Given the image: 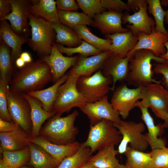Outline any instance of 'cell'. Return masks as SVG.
Here are the masks:
<instances>
[{
	"instance_id": "cell-47",
	"label": "cell",
	"mask_w": 168,
	"mask_h": 168,
	"mask_svg": "<svg viewBox=\"0 0 168 168\" xmlns=\"http://www.w3.org/2000/svg\"><path fill=\"white\" fill-rule=\"evenodd\" d=\"M142 0H128L127 2L130 10L136 12L139 10Z\"/></svg>"
},
{
	"instance_id": "cell-50",
	"label": "cell",
	"mask_w": 168,
	"mask_h": 168,
	"mask_svg": "<svg viewBox=\"0 0 168 168\" xmlns=\"http://www.w3.org/2000/svg\"><path fill=\"white\" fill-rule=\"evenodd\" d=\"M164 45L166 49V52L163 54L161 55L160 57L165 60V63L168 64V40L164 44Z\"/></svg>"
},
{
	"instance_id": "cell-33",
	"label": "cell",
	"mask_w": 168,
	"mask_h": 168,
	"mask_svg": "<svg viewBox=\"0 0 168 168\" xmlns=\"http://www.w3.org/2000/svg\"><path fill=\"white\" fill-rule=\"evenodd\" d=\"M4 162L10 168H19L28 164L30 159L29 146L21 150H3L0 149Z\"/></svg>"
},
{
	"instance_id": "cell-41",
	"label": "cell",
	"mask_w": 168,
	"mask_h": 168,
	"mask_svg": "<svg viewBox=\"0 0 168 168\" xmlns=\"http://www.w3.org/2000/svg\"><path fill=\"white\" fill-rule=\"evenodd\" d=\"M9 87V85L7 83L0 79V119L14 123L8 108L7 91Z\"/></svg>"
},
{
	"instance_id": "cell-43",
	"label": "cell",
	"mask_w": 168,
	"mask_h": 168,
	"mask_svg": "<svg viewBox=\"0 0 168 168\" xmlns=\"http://www.w3.org/2000/svg\"><path fill=\"white\" fill-rule=\"evenodd\" d=\"M153 70L156 74L162 75L161 84L168 89V64L157 63L155 65Z\"/></svg>"
},
{
	"instance_id": "cell-14",
	"label": "cell",
	"mask_w": 168,
	"mask_h": 168,
	"mask_svg": "<svg viewBox=\"0 0 168 168\" xmlns=\"http://www.w3.org/2000/svg\"><path fill=\"white\" fill-rule=\"evenodd\" d=\"M147 10V4L146 0H142L138 11L131 15L127 11L123 13L122 24H132L126 25V27L135 36L140 33L150 34L155 28L154 20L148 16Z\"/></svg>"
},
{
	"instance_id": "cell-44",
	"label": "cell",
	"mask_w": 168,
	"mask_h": 168,
	"mask_svg": "<svg viewBox=\"0 0 168 168\" xmlns=\"http://www.w3.org/2000/svg\"><path fill=\"white\" fill-rule=\"evenodd\" d=\"M56 2L58 11H77L79 8L77 2L74 0H57Z\"/></svg>"
},
{
	"instance_id": "cell-49",
	"label": "cell",
	"mask_w": 168,
	"mask_h": 168,
	"mask_svg": "<svg viewBox=\"0 0 168 168\" xmlns=\"http://www.w3.org/2000/svg\"><path fill=\"white\" fill-rule=\"evenodd\" d=\"M15 66L18 68H22L26 64V63L20 57L16 59L15 63Z\"/></svg>"
},
{
	"instance_id": "cell-5",
	"label": "cell",
	"mask_w": 168,
	"mask_h": 168,
	"mask_svg": "<svg viewBox=\"0 0 168 168\" xmlns=\"http://www.w3.org/2000/svg\"><path fill=\"white\" fill-rule=\"evenodd\" d=\"M122 139L120 132L114 123L109 120H103L90 126L87 139L81 145L89 147L92 154L105 147L119 144Z\"/></svg>"
},
{
	"instance_id": "cell-31",
	"label": "cell",
	"mask_w": 168,
	"mask_h": 168,
	"mask_svg": "<svg viewBox=\"0 0 168 168\" xmlns=\"http://www.w3.org/2000/svg\"><path fill=\"white\" fill-rule=\"evenodd\" d=\"M83 40L92 45L102 52L110 50L111 40L103 39L95 35L85 25H78L72 28Z\"/></svg>"
},
{
	"instance_id": "cell-28",
	"label": "cell",
	"mask_w": 168,
	"mask_h": 168,
	"mask_svg": "<svg viewBox=\"0 0 168 168\" xmlns=\"http://www.w3.org/2000/svg\"><path fill=\"white\" fill-rule=\"evenodd\" d=\"M29 147L30 159L28 164L33 168H57L62 161L37 144L30 142Z\"/></svg>"
},
{
	"instance_id": "cell-52",
	"label": "cell",
	"mask_w": 168,
	"mask_h": 168,
	"mask_svg": "<svg viewBox=\"0 0 168 168\" xmlns=\"http://www.w3.org/2000/svg\"><path fill=\"white\" fill-rule=\"evenodd\" d=\"M164 121L163 123L161 124L162 127L164 128L168 129V114L166 115Z\"/></svg>"
},
{
	"instance_id": "cell-42",
	"label": "cell",
	"mask_w": 168,
	"mask_h": 168,
	"mask_svg": "<svg viewBox=\"0 0 168 168\" xmlns=\"http://www.w3.org/2000/svg\"><path fill=\"white\" fill-rule=\"evenodd\" d=\"M103 7L108 11L122 12L131 11L127 4L121 0H100Z\"/></svg>"
},
{
	"instance_id": "cell-11",
	"label": "cell",
	"mask_w": 168,
	"mask_h": 168,
	"mask_svg": "<svg viewBox=\"0 0 168 168\" xmlns=\"http://www.w3.org/2000/svg\"><path fill=\"white\" fill-rule=\"evenodd\" d=\"M141 101L158 118L164 120L168 114V91L160 84L152 83L145 86Z\"/></svg>"
},
{
	"instance_id": "cell-20",
	"label": "cell",
	"mask_w": 168,
	"mask_h": 168,
	"mask_svg": "<svg viewBox=\"0 0 168 168\" xmlns=\"http://www.w3.org/2000/svg\"><path fill=\"white\" fill-rule=\"evenodd\" d=\"M112 54L109 50L89 57L79 54L76 63L68 73L78 77L91 76L101 69L105 60Z\"/></svg>"
},
{
	"instance_id": "cell-25",
	"label": "cell",
	"mask_w": 168,
	"mask_h": 168,
	"mask_svg": "<svg viewBox=\"0 0 168 168\" xmlns=\"http://www.w3.org/2000/svg\"><path fill=\"white\" fill-rule=\"evenodd\" d=\"M105 36L106 38L112 41L110 50L113 53L124 58L127 56L128 52L135 47L138 42V37L133 35L130 30Z\"/></svg>"
},
{
	"instance_id": "cell-35",
	"label": "cell",
	"mask_w": 168,
	"mask_h": 168,
	"mask_svg": "<svg viewBox=\"0 0 168 168\" xmlns=\"http://www.w3.org/2000/svg\"><path fill=\"white\" fill-rule=\"evenodd\" d=\"M58 14L59 21L71 29L78 25L92 26L93 24V19L84 13L60 10Z\"/></svg>"
},
{
	"instance_id": "cell-54",
	"label": "cell",
	"mask_w": 168,
	"mask_h": 168,
	"mask_svg": "<svg viewBox=\"0 0 168 168\" xmlns=\"http://www.w3.org/2000/svg\"><path fill=\"white\" fill-rule=\"evenodd\" d=\"M160 2L161 6L164 7L168 6V0H160Z\"/></svg>"
},
{
	"instance_id": "cell-2",
	"label": "cell",
	"mask_w": 168,
	"mask_h": 168,
	"mask_svg": "<svg viewBox=\"0 0 168 168\" xmlns=\"http://www.w3.org/2000/svg\"><path fill=\"white\" fill-rule=\"evenodd\" d=\"M152 60L157 63H166L164 59L156 57L149 50L141 49L134 52L131 55L128 63L126 81L127 84L136 88L145 87L152 83L161 84V81L153 78L154 72L152 69Z\"/></svg>"
},
{
	"instance_id": "cell-1",
	"label": "cell",
	"mask_w": 168,
	"mask_h": 168,
	"mask_svg": "<svg viewBox=\"0 0 168 168\" xmlns=\"http://www.w3.org/2000/svg\"><path fill=\"white\" fill-rule=\"evenodd\" d=\"M52 80V74L49 66L40 59L14 71L9 87L12 91L27 94L43 89Z\"/></svg>"
},
{
	"instance_id": "cell-6",
	"label": "cell",
	"mask_w": 168,
	"mask_h": 168,
	"mask_svg": "<svg viewBox=\"0 0 168 168\" xmlns=\"http://www.w3.org/2000/svg\"><path fill=\"white\" fill-rule=\"evenodd\" d=\"M68 74L67 79L58 89L53 106V111L60 116L64 113L69 112L73 108L80 109L88 102L77 88L76 84L79 77Z\"/></svg>"
},
{
	"instance_id": "cell-55",
	"label": "cell",
	"mask_w": 168,
	"mask_h": 168,
	"mask_svg": "<svg viewBox=\"0 0 168 168\" xmlns=\"http://www.w3.org/2000/svg\"><path fill=\"white\" fill-rule=\"evenodd\" d=\"M166 15L165 17L164 22L168 25V10L166 11Z\"/></svg>"
},
{
	"instance_id": "cell-39",
	"label": "cell",
	"mask_w": 168,
	"mask_h": 168,
	"mask_svg": "<svg viewBox=\"0 0 168 168\" xmlns=\"http://www.w3.org/2000/svg\"><path fill=\"white\" fill-rule=\"evenodd\" d=\"M76 1L79 8L92 19L95 15L106 10L102 6L100 0H77Z\"/></svg>"
},
{
	"instance_id": "cell-29",
	"label": "cell",
	"mask_w": 168,
	"mask_h": 168,
	"mask_svg": "<svg viewBox=\"0 0 168 168\" xmlns=\"http://www.w3.org/2000/svg\"><path fill=\"white\" fill-rule=\"evenodd\" d=\"M68 76V73L66 74L50 87L45 89L30 92L27 94L40 101L44 110L49 112H52L53 106L58 89L66 82Z\"/></svg>"
},
{
	"instance_id": "cell-38",
	"label": "cell",
	"mask_w": 168,
	"mask_h": 168,
	"mask_svg": "<svg viewBox=\"0 0 168 168\" xmlns=\"http://www.w3.org/2000/svg\"><path fill=\"white\" fill-rule=\"evenodd\" d=\"M55 44L60 53L62 54H66L68 57H72L73 54L78 53L83 56L88 57L96 55L103 52L83 40L79 46L72 48L65 47L57 43H55Z\"/></svg>"
},
{
	"instance_id": "cell-53",
	"label": "cell",
	"mask_w": 168,
	"mask_h": 168,
	"mask_svg": "<svg viewBox=\"0 0 168 168\" xmlns=\"http://www.w3.org/2000/svg\"><path fill=\"white\" fill-rule=\"evenodd\" d=\"M0 168H10L3 161L2 158L0 160Z\"/></svg>"
},
{
	"instance_id": "cell-46",
	"label": "cell",
	"mask_w": 168,
	"mask_h": 168,
	"mask_svg": "<svg viewBox=\"0 0 168 168\" xmlns=\"http://www.w3.org/2000/svg\"><path fill=\"white\" fill-rule=\"evenodd\" d=\"M19 126L14 123L7 122L0 119V133H6L12 131Z\"/></svg>"
},
{
	"instance_id": "cell-3",
	"label": "cell",
	"mask_w": 168,
	"mask_h": 168,
	"mask_svg": "<svg viewBox=\"0 0 168 168\" xmlns=\"http://www.w3.org/2000/svg\"><path fill=\"white\" fill-rule=\"evenodd\" d=\"M79 114L77 110L64 117L55 114L42 127L39 135L55 144L68 145L74 142L79 132L74 124Z\"/></svg>"
},
{
	"instance_id": "cell-30",
	"label": "cell",
	"mask_w": 168,
	"mask_h": 168,
	"mask_svg": "<svg viewBox=\"0 0 168 168\" xmlns=\"http://www.w3.org/2000/svg\"><path fill=\"white\" fill-rule=\"evenodd\" d=\"M52 25L56 33V43L65 45L68 48L76 47L82 43L83 40L71 28L60 22Z\"/></svg>"
},
{
	"instance_id": "cell-8",
	"label": "cell",
	"mask_w": 168,
	"mask_h": 168,
	"mask_svg": "<svg viewBox=\"0 0 168 168\" xmlns=\"http://www.w3.org/2000/svg\"><path fill=\"white\" fill-rule=\"evenodd\" d=\"M112 83V77L104 76L100 70L91 76L79 77L76 86L78 91L87 99L88 102H93L107 95L111 90L110 86Z\"/></svg>"
},
{
	"instance_id": "cell-36",
	"label": "cell",
	"mask_w": 168,
	"mask_h": 168,
	"mask_svg": "<svg viewBox=\"0 0 168 168\" xmlns=\"http://www.w3.org/2000/svg\"><path fill=\"white\" fill-rule=\"evenodd\" d=\"M90 149L81 145L75 154L64 158L57 168H78L91 157Z\"/></svg>"
},
{
	"instance_id": "cell-10",
	"label": "cell",
	"mask_w": 168,
	"mask_h": 168,
	"mask_svg": "<svg viewBox=\"0 0 168 168\" xmlns=\"http://www.w3.org/2000/svg\"><path fill=\"white\" fill-rule=\"evenodd\" d=\"M144 89V86L129 88L125 83L115 89L110 103L123 119L127 118L130 111L135 107L136 103L138 100L143 99Z\"/></svg>"
},
{
	"instance_id": "cell-23",
	"label": "cell",
	"mask_w": 168,
	"mask_h": 168,
	"mask_svg": "<svg viewBox=\"0 0 168 168\" xmlns=\"http://www.w3.org/2000/svg\"><path fill=\"white\" fill-rule=\"evenodd\" d=\"M30 137L20 126L12 131L0 133V149L17 151L29 146Z\"/></svg>"
},
{
	"instance_id": "cell-16",
	"label": "cell",
	"mask_w": 168,
	"mask_h": 168,
	"mask_svg": "<svg viewBox=\"0 0 168 168\" xmlns=\"http://www.w3.org/2000/svg\"><path fill=\"white\" fill-rule=\"evenodd\" d=\"M79 55L74 57L63 56L58 50L55 43H54L51 53L48 55L40 57V59L45 62L49 66L53 76L54 83L59 80L66 71L76 63Z\"/></svg>"
},
{
	"instance_id": "cell-24",
	"label": "cell",
	"mask_w": 168,
	"mask_h": 168,
	"mask_svg": "<svg viewBox=\"0 0 168 168\" xmlns=\"http://www.w3.org/2000/svg\"><path fill=\"white\" fill-rule=\"evenodd\" d=\"M23 94L30 106L31 119L32 124L30 137L35 138L39 135L44 123L54 115L56 113L54 111L49 112L45 111L43 108L40 101L27 94L23 93Z\"/></svg>"
},
{
	"instance_id": "cell-40",
	"label": "cell",
	"mask_w": 168,
	"mask_h": 168,
	"mask_svg": "<svg viewBox=\"0 0 168 168\" xmlns=\"http://www.w3.org/2000/svg\"><path fill=\"white\" fill-rule=\"evenodd\" d=\"M149 168H168V147L152 150Z\"/></svg>"
},
{
	"instance_id": "cell-7",
	"label": "cell",
	"mask_w": 168,
	"mask_h": 168,
	"mask_svg": "<svg viewBox=\"0 0 168 168\" xmlns=\"http://www.w3.org/2000/svg\"><path fill=\"white\" fill-rule=\"evenodd\" d=\"M114 124L122 136L118 148L119 154H124L129 144L136 150L144 152L147 149L149 145L143 133L146 128L143 123L121 120L118 124Z\"/></svg>"
},
{
	"instance_id": "cell-18",
	"label": "cell",
	"mask_w": 168,
	"mask_h": 168,
	"mask_svg": "<svg viewBox=\"0 0 168 168\" xmlns=\"http://www.w3.org/2000/svg\"><path fill=\"white\" fill-rule=\"evenodd\" d=\"M135 107H138L141 112V118L146 125L148 132L144 134L145 140L152 150L162 148L166 147L165 139L158 138L163 133L164 128L161 124L155 125L153 118L148 111V108L144 106L141 101H138Z\"/></svg>"
},
{
	"instance_id": "cell-45",
	"label": "cell",
	"mask_w": 168,
	"mask_h": 168,
	"mask_svg": "<svg viewBox=\"0 0 168 168\" xmlns=\"http://www.w3.org/2000/svg\"><path fill=\"white\" fill-rule=\"evenodd\" d=\"M12 4L10 0H0V20L4 19L11 12Z\"/></svg>"
},
{
	"instance_id": "cell-27",
	"label": "cell",
	"mask_w": 168,
	"mask_h": 168,
	"mask_svg": "<svg viewBox=\"0 0 168 168\" xmlns=\"http://www.w3.org/2000/svg\"><path fill=\"white\" fill-rule=\"evenodd\" d=\"M30 13L52 23L59 21L56 1L54 0H30Z\"/></svg>"
},
{
	"instance_id": "cell-19",
	"label": "cell",
	"mask_w": 168,
	"mask_h": 168,
	"mask_svg": "<svg viewBox=\"0 0 168 168\" xmlns=\"http://www.w3.org/2000/svg\"><path fill=\"white\" fill-rule=\"evenodd\" d=\"M138 42L135 47L128 54L130 56L135 51L145 49L152 51L157 57L166 51L164 44L168 40V34L156 32L155 28L149 34H139L137 36Z\"/></svg>"
},
{
	"instance_id": "cell-22",
	"label": "cell",
	"mask_w": 168,
	"mask_h": 168,
	"mask_svg": "<svg viewBox=\"0 0 168 168\" xmlns=\"http://www.w3.org/2000/svg\"><path fill=\"white\" fill-rule=\"evenodd\" d=\"M30 141L40 146L54 158L61 161L66 157L76 153L81 146V143L77 141L68 145L55 144L40 135L35 138L30 137Z\"/></svg>"
},
{
	"instance_id": "cell-51",
	"label": "cell",
	"mask_w": 168,
	"mask_h": 168,
	"mask_svg": "<svg viewBox=\"0 0 168 168\" xmlns=\"http://www.w3.org/2000/svg\"><path fill=\"white\" fill-rule=\"evenodd\" d=\"M78 168H96L88 161H87Z\"/></svg>"
},
{
	"instance_id": "cell-34",
	"label": "cell",
	"mask_w": 168,
	"mask_h": 168,
	"mask_svg": "<svg viewBox=\"0 0 168 168\" xmlns=\"http://www.w3.org/2000/svg\"><path fill=\"white\" fill-rule=\"evenodd\" d=\"M124 154L126 158V168H149L152 160L150 152L136 150L128 146Z\"/></svg>"
},
{
	"instance_id": "cell-37",
	"label": "cell",
	"mask_w": 168,
	"mask_h": 168,
	"mask_svg": "<svg viewBox=\"0 0 168 168\" xmlns=\"http://www.w3.org/2000/svg\"><path fill=\"white\" fill-rule=\"evenodd\" d=\"M148 5V13L153 16L155 23V30L156 32L168 34L164 26L165 17L166 11L162 7L160 0H146Z\"/></svg>"
},
{
	"instance_id": "cell-21",
	"label": "cell",
	"mask_w": 168,
	"mask_h": 168,
	"mask_svg": "<svg viewBox=\"0 0 168 168\" xmlns=\"http://www.w3.org/2000/svg\"><path fill=\"white\" fill-rule=\"evenodd\" d=\"M29 38L15 33L7 20H0V39L10 48L12 60L15 65L16 60L22 52V45L28 43Z\"/></svg>"
},
{
	"instance_id": "cell-15",
	"label": "cell",
	"mask_w": 168,
	"mask_h": 168,
	"mask_svg": "<svg viewBox=\"0 0 168 168\" xmlns=\"http://www.w3.org/2000/svg\"><path fill=\"white\" fill-rule=\"evenodd\" d=\"M131 56L124 58L112 53L104 63L100 70L104 76L112 77L113 83L111 90L113 91L114 90L117 81L126 82Z\"/></svg>"
},
{
	"instance_id": "cell-17",
	"label": "cell",
	"mask_w": 168,
	"mask_h": 168,
	"mask_svg": "<svg viewBox=\"0 0 168 168\" xmlns=\"http://www.w3.org/2000/svg\"><path fill=\"white\" fill-rule=\"evenodd\" d=\"M122 12L105 11L94 17L92 26L97 28L102 34L106 35L129 31L122 25Z\"/></svg>"
},
{
	"instance_id": "cell-4",
	"label": "cell",
	"mask_w": 168,
	"mask_h": 168,
	"mask_svg": "<svg viewBox=\"0 0 168 168\" xmlns=\"http://www.w3.org/2000/svg\"><path fill=\"white\" fill-rule=\"evenodd\" d=\"M28 21L31 35L28 42L29 46L40 57L49 55L55 40L52 23L30 13Z\"/></svg>"
},
{
	"instance_id": "cell-48",
	"label": "cell",
	"mask_w": 168,
	"mask_h": 168,
	"mask_svg": "<svg viewBox=\"0 0 168 168\" xmlns=\"http://www.w3.org/2000/svg\"><path fill=\"white\" fill-rule=\"evenodd\" d=\"M19 57L23 59L26 64L30 63L33 61L30 54L28 52H22Z\"/></svg>"
},
{
	"instance_id": "cell-56",
	"label": "cell",
	"mask_w": 168,
	"mask_h": 168,
	"mask_svg": "<svg viewBox=\"0 0 168 168\" xmlns=\"http://www.w3.org/2000/svg\"><path fill=\"white\" fill-rule=\"evenodd\" d=\"M19 168H33L31 166L28 165V166L24 165L23 166H22Z\"/></svg>"
},
{
	"instance_id": "cell-9",
	"label": "cell",
	"mask_w": 168,
	"mask_h": 168,
	"mask_svg": "<svg viewBox=\"0 0 168 168\" xmlns=\"http://www.w3.org/2000/svg\"><path fill=\"white\" fill-rule=\"evenodd\" d=\"M7 97L8 110L13 122L30 137L32 124L29 102L23 93L12 91L9 87L7 91Z\"/></svg>"
},
{
	"instance_id": "cell-13",
	"label": "cell",
	"mask_w": 168,
	"mask_h": 168,
	"mask_svg": "<svg viewBox=\"0 0 168 168\" xmlns=\"http://www.w3.org/2000/svg\"><path fill=\"white\" fill-rule=\"evenodd\" d=\"M10 0L12 6V12L4 19L9 21L12 30L16 34L29 38L31 30L28 20L30 1Z\"/></svg>"
},
{
	"instance_id": "cell-12",
	"label": "cell",
	"mask_w": 168,
	"mask_h": 168,
	"mask_svg": "<svg viewBox=\"0 0 168 168\" xmlns=\"http://www.w3.org/2000/svg\"><path fill=\"white\" fill-rule=\"evenodd\" d=\"M80 109L88 117L90 126L103 120H109L115 124H118L121 120L119 113L109 101L107 95L98 101L87 102Z\"/></svg>"
},
{
	"instance_id": "cell-26",
	"label": "cell",
	"mask_w": 168,
	"mask_h": 168,
	"mask_svg": "<svg viewBox=\"0 0 168 168\" xmlns=\"http://www.w3.org/2000/svg\"><path fill=\"white\" fill-rule=\"evenodd\" d=\"M118 154L114 146L106 147L91 156L88 161L96 168H126L125 165L120 164L116 158Z\"/></svg>"
},
{
	"instance_id": "cell-32",
	"label": "cell",
	"mask_w": 168,
	"mask_h": 168,
	"mask_svg": "<svg viewBox=\"0 0 168 168\" xmlns=\"http://www.w3.org/2000/svg\"><path fill=\"white\" fill-rule=\"evenodd\" d=\"M15 66L10 48L0 39V79L8 84L15 71Z\"/></svg>"
}]
</instances>
